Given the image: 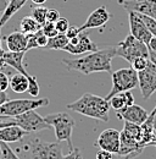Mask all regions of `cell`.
Here are the masks:
<instances>
[{"instance_id":"obj_1","label":"cell","mask_w":156,"mask_h":159,"mask_svg":"<svg viewBox=\"0 0 156 159\" xmlns=\"http://www.w3.org/2000/svg\"><path fill=\"white\" fill-rule=\"evenodd\" d=\"M116 57V45L98 49L77 59H62V64L68 69L83 75L94 72H111L112 59Z\"/></svg>"},{"instance_id":"obj_2","label":"cell","mask_w":156,"mask_h":159,"mask_svg":"<svg viewBox=\"0 0 156 159\" xmlns=\"http://www.w3.org/2000/svg\"><path fill=\"white\" fill-rule=\"evenodd\" d=\"M67 108L78 114H82L92 119L100 120L102 122H107L110 119L109 118V111L111 108L110 102L106 98H102L100 96L89 93V92L84 93L76 102L68 103Z\"/></svg>"},{"instance_id":"obj_3","label":"cell","mask_w":156,"mask_h":159,"mask_svg":"<svg viewBox=\"0 0 156 159\" xmlns=\"http://www.w3.org/2000/svg\"><path fill=\"white\" fill-rule=\"evenodd\" d=\"M26 159H62L60 142H43L39 139H24L16 148Z\"/></svg>"},{"instance_id":"obj_4","label":"cell","mask_w":156,"mask_h":159,"mask_svg":"<svg viewBox=\"0 0 156 159\" xmlns=\"http://www.w3.org/2000/svg\"><path fill=\"white\" fill-rule=\"evenodd\" d=\"M144 148L140 125L124 121V127L121 131V146L117 154L126 159H132L139 156Z\"/></svg>"},{"instance_id":"obj_5","label":"cell","mask_w":156,"mask_h":159,"mask_svg":"<svg viewBox=\"0 0 156 159\" xmlns=\"http://www.w3.org/2000/svg\"><path fill=\"white\" fill-rule=\"evenodd\" d=\"M44 119L54 129L58 142L65 141V142H67L70 151L73 149V144H72V131H73V127L76 125L75 119L68 113H63V111L46 115Z\"/></svg>"},{"instance_id":"obj_6","label":"cell","mask_w":156,"mask_h":159,"mask_svg":"<svg viewBox=\"0 0 156 159\" xmlns=\"http://www.w3.org/2000/svg\"><path fill=\"white\" fill-rule=\"evenodd\" d=\"M50 104L49 98H39V99H12L7 100L2 105H0V115L2 116H17L26 111L36 110L41 107H46Z\"/></svg>"},{"instance_id":"obj_7","label":"cell","mask_w":156,"mask_h":159,"mask_svg":"<svg viewBox=\"0 0 156 159\" xmlns=\"http://www.w3.org/2000/svg\"><path fill=\"white\" fill-rule=\"evenodd\" d=\"M138 86V72L133 67H123L112 72V88L106 96L109 100L117 93L131 91Z\"/></svg>"},{"instance_id":"obj_8","label":"cell","mask_w":156,"mask_h":159,"mask_svg":"<svg viewBox=\"0 0 156 159\" xmlns=\"http://www.w3.org/2000/svg\"><path fill=\"white\" fill-rule=\"evenodd\" d=\"M116 57H121L131 64L138 57L149 58V49L145 43L136 39L133 34H128L116 45Z\"/></svg>"},{"instance_id":"obj_9","label":"cell","mask_w":156,"mask_h":159,"mask_svg":"<svg viewBox=\"0 0 156 159\" xmlns=\"http://www.w3.org/2000/svg\"><path fill=\"white\" fill-rule=\"evenodd\" d=\"M15 124L19 125L20 127H22L26 132L32 134V132H39L43 130H48L51 126L45 121L43 116H40L36 110H29L26 111L21 115L14 116L12 118Z\"/></svg>"},{"instance_id":"obj_10","label":"cell","mask_w":156,"mask_h":159,"mask_svg":"<svg viewBox=\"0 0 156 159\" xmlns=\"http://www.w3.org/2000/svg\"><path fill=\"white\" fill-rule=\"evenodd\" d=\"M138 86L144 99H149L156 92V65L149 61L148 66L138 72Z\"/></svg>"},{"instance_id":"obj_11","label":"cell","mask_w":156,"mask_h":159,"mask_svg":"<svg viewBox=\"0 0 156 159\" xmlns=\"http://www.w3.org/2000/svg\"><path fill=\"white\" fill-rule=\"evenodd\" d=\"M95 144L100 149H106L111 153H118L121 146V131H117L115 129L104 130L99 135Z\"/></svg>"},{"instance_id":"obj_12","label":"cell","mask_w":156,"mask_h":159,"mask_svg":"<svg viewBox=\"0 0 156 159\" xmlns=\"http://www.w3.org/2000/svg\"><path fill=\"white\" fill-rule=\"evenodd\" d=\"M116 115L123 121L132 122V124H136V125H141L149 116L148 111L144 108H141L140 105H136V104H132V105L122 108L121 110L116 111Z\"/></svg>"},{"instance_id":"obj_13","label":"cell","mask_w":156,"mask_h":159,"mask_svg":"<svg viewBox=\"0 0 156 159\" xmlns=\"http://www.w3.org/2000/svg\"><path fill=\"white\" fill-rule=\"evenodd\" d=\"M128 12V21H129V30L131 34H133L136 39L141 40L148 45V43L153 38V34L146 28L145 23L139 17V15L134 11H127Z\"/></svg>"},{"instance_id":"obj_14","label":"cell","mask_w":156,"mask_h":159,"mask_svg":"<svg viewBox=\"0 0 156 159\" xmlns=\"http://www.w3.org/2000/svg\"><path fill=\"white\" fill-rule=\"evenodd\" d=\"M62 50L67 52L70 54H73V55H80V54H85V53L98 50V45L83 31L79 33V40H78L77 44H70V42H68V44Z\"/></svg>"},{"instance_id":"obj_15","label":"cell","mask_w":156,"mask_h":159,"mask_svg":"<svg viewBox=\"0 0 156 159\" xmlns=\"http://www.w3.org/2000/svg\"><path fill=\"white\" fill-rule=\"evenodd\" d=\"M111 19V15L110 12L107 11V9L102 5L100 7L95 9L89 16L87 21L79 27V31L83 32V31H87V30H90V28H98V27H102L105 23H107V21Z\"/></svg>"},{"instance_id":"obj_16","label":"cell","mask_w":156,"mask_h":159,"mask_svg":"<svg viewBox=\"0 0 156 159\" xmlns=\"http://www.w3.org/2000/svg\"><path fill=\"white\" fill-rule=\"evenodd\" d=\"M27 135H29V134L26 132L19 125H9V126L0 129V141L9 143V144L22 141L24 139V136H27Z\"/></svg>"},{"instance_id":"obj_17","label":"cell","mask_w":156,"mask_h":159,"mask_svg":"<svg viewBox=\"0 0 156 159\" xmlns=\"http://www.w3.org/2000/svg\"><path fill=\"white\" fill-rule=\"evenodd\" d=\"M6 47L10 52H26L27 53V34L21 31H15L6 36Z\"/></svg>"},{"instance_id":"obj_18","label":"cell","mask_w":156,"mask_h":159,"mask_svg":"<svg viewBox=\"0 0 156 159\" xmlns=\"http://www.w3.org/2000/svg\"><path fill=\"white\" fill-rule=\"evenodd\" d=\"M26 52H5L4 53V62L7 66L14 67L17 72H21L23 75H26L27 77H29L31 75L26 71L24 66H23V58H24Z\"/></svg>"},{"instance_id":"obj_19","label":"cell","mask_w":156,"mask_h":159,"mask_svg":"<svg viewBox=\"0 0 156 159\" xmlns=\"http://www.w3.org/2000/svg\"><path fill=\"white\" fill-rule=\"evenodd\" d=\"M10 88L15 93H24L28 91V77L21 72L15 74L10 80Z\"/></svg>"},{"instance_id":"obj_20","label":"cell","mask_w":156,"mask_h":159,"mask_svg":"<svg viewBox=\"0 0 156 159\" xmlns=\"http://www.w3.org/2000/svg\"><path fill=\"white\" fill-rule=\"evenodd\" d=\"M41 30V25H39L32 16H24L20 22V31L24 34H32Z\"/></svg>"},{"instance_id":"obj_21","label":"cell","mask_w":156,"mask_h":159,"mask_svg":"<svg viewBox=\"0 0 156 159\" xmlns=\"http://www.w3.org/2000/svg\"><path fill=\"white\" fill-rule=\"evenodd\" d=\"M68 38L66 37L65 33H58L55 37H51L48 40L46 49H54V50H62L67 44H68Z\"/></svg>"},{"instance_id":"obj_22","label":"cell","mask_w":156,"mask_h":159,"mask_svg":"<svg viewBox=\"0 0 156 159\" xmlns=\"http://www.w3.org/2000/svg\"><path fill=\"white\" fill-rule=\"evenodd\" d=\"M46 14H48V9L44 6H37L32 10V17L38 22L39 25H44L46 22Z\"/></svg>"},{"instance_id":"obj_23","label":"cell","mask_w":156,"mask_h":159,"mask_svg":"<svg viewBox=\"0 0 156 159\" xmlns=\"http://www.w3.org/2000/svg\"><path fill=\"white\" fill-rule=\"evenodd\" d=\"M138 15H139V17L143 20V22L145 23V26H146V28L149 30V32L153 34V37H156V20L154 17H151V16H148V15H145V14H139V12H136Z\"/></svg>"},{"instance_id":"obj_24","label":"cell","mask_w":156,"mask_h":159,"mask_svg":"<svg viewBox=\"0 0 156 159\" xmlns=\"http://www.w3.org/2000/svg\"><path fill=\"white\" fill-rule=\"evenodd\" d=\"M0 144H1V159H20L16 152L12 148H10L9 143L0 141Z\"/></svg>"},{"instance_id":"obj_25","label":"cell","mask_w":156,"mask_h":159,"mask_svg":"<svg viewBox=\"0 0 156 159\" xmlns=\"http://www.w3.org/2000/svg\"><path fill=\"white\" fill-rule=\"evenodd\" d=\"M109 102H110L111 108L115 109L116 111L121 110L122 108L126 107V100H124V97H123V93H117V94H115L114 97H111L109 99Z\"/></svg>"},{"instance_id":"obj_26","label":"cell","mask_w":156,"mask_h":159,"mask_svg":"<svg viewBox=\"0 0 156 159\" xmlns=\"http://www.w3.org/2000/svg\"><path fill=\"white\" fill-rule=\"evenodd\" d=\"M149 58H145V57H138L136 59L132 60V62H131V66L136 70V72H139V71H141V70H144L146 66H148V64H149Z\"/></svg>"},{"instance_id":"obj_27","label":"cell","mask_w":156,"mask_h":159,"mask_svg":"<svg viewBox=\"0 0 156 159\" xmlns=\"http://www.w3.org/2000/svg\"><path fill=\"white\" fill-rule=\"evenodd\" d=\"M39 91H40V87H39L37 77L36 76H29L28 77V91L27 92H29V94L33 96V97H38Z\"/></svg>"},{"instance_id":"obj_28","label":"cell","mask_w":156,"mask_h":159,"mask_svg":"<svg viewBox=\"0 0 156 159\" xmlns=\"http://www.w3.org/2000/svg\"><path fill=\"white\" fill-rule=\"evenodd\" d=\"M41 31H43L44 34H46L49 38L55 37L56 34H58V31L56 30L55 22H50V21H46V22L41 26Z\"/></svg>"},{"instance_id":"obj_29","label":"cell","mask_w":156,"mask_h":159,"mask_svg":"<svg viewBox=\"0 0 156 159\" xmlns=\"http://www.w3.org/2000/svg\"><path fill=\"white\" fill-rule=\"evenodd\" d=\"M148 49H149V60L156 65V37H153L148 43Z\"/></svg>"},{"instance_id":"obj_30","label":"cell","mask_w":156,"mask_h":159,"mask_svg":"<svg viewBox=\"0 0 156 159\" xmlns=\"http://www.w3.org/2000/svg\"><path fill=\"white\" fill-rule=\"evenodd\" d=\"M55 26H56V30L58 31V33H66V31H67L68 27H70V22H68L67 19L60 17V19L55 22Z\"/></svg>"},{"instance_id":"obj_31","label":"cell","mask_w":156,"mask_h":159,"mask_svg":"<svg viewBox=\"0 0 156 159\" xmlns=\"http://www.w3.org/2000/svg\"><path fill=\"white\" fill-rule=\"evenodd\" d=\"M36 37H37V43H38V48H45L48 44L49 37L46 34H44V32L41 30H39L38 32H36Z\"/></svg>"},{"instance_id":"obj_32","label":"cell","mask_w":156,"mask_h":159,"mask_svg":"<svg viewBox=\"0 0 156 159\" xmlns=\"http://www.w3.org/2000/svg\"><path fill=\"white\" fill-rule=\"evenodd\" d=\"M10 87V80L6 76V74L0 71V92H5Z\"/></svg>"},{"instance_id":"obj_33","label":"cell","mask_w":156,"mask_h":159,"mask_svg":"<svg viewBox=\"0 0 156 159\" xmlns=\"http://www.w3.org/2000/svg\"><path fill=\"white\" fill-rule=\"evenodd\" d=\"M34 48H38V43H37L36 33L27 34V52L31 50V49H34Z\"/></svg>"},{"instance_id":"obj_34","label":"cell","mask_w":156,"mask_h":159,"mask_svg":"<svg viewBox=\"0 0 156 159\" xmlns=\"http://www.w3.org/2000/svg\"><path fill=\"white\" fill-rule=\"evenodd\" d=\"M60 19V12L56 9H48V14H46V21L50 22H56Z\"/></svg>"},{"instance_id":"obj_35","label":"cell","mask_w":156,"mask_h":159,"mask_svg":"<svg viewBox=\"0 0 156 159\" xmlns=\"http://www.w3.org/2000/svg\"><path fill=\"white\" fill-rule=\"evenodd\" d=\"M62 159H83V157H82V152H80V149L73 147V149H71L70 153H68L67 156H63Z\"/></svg>"},{"instance_id":"obj_36","label":"cell","mask_w":156,"mask_h":159,"mask_svg":"<svg viewBox=\"0 0 156 159\" xmlns=\"http://www.w3.org/2000/svg\"><path fill=\"white\" fill-rule=\"evenodd\" d=\"M79 33H80L79 27H76V26H70L65 34H66V37L68 38V40H70V39H72V38H75V37H77Z\"/></svg>"},{"instance_id":"obj_37","label":"cell","mask_w":156,"mask_h":159,"mask_svg":"<svg viewBox=\"0 0 156 159\" xmlns=\"http://www.w3.org/2000/svg\"><path fill=\"white\" fill-rule=\"evenodd\" d=\"M112 157H114V153H111V152H109V151H106V149H100V151H98L97 156H95L97 159H112Z\"/></svg>"},{"instance_id":"obj_38","label":"cell","mask_w":156,"mask_h":159,"mask_svg":"<svg viewBox=\"0 0 156 159\" xmlns=\"http://www.w3.org/2000/svg\"><path fill=\"white\" fill-rule=\"evenodd\" d=\"M122 93H123V97H124V100H126V107L134 104V97L131 93V91H126V92H122Z\"/></svg>"},{"instance_id":"obj_39","label":"cell","mask_w":156,"mask_h":159,"mask_svg":"<svg viewBox=\"0 0 156 159\" xmlns=\"http://www.w3.org/2000/svg\"><path fill=\"white\" fill-rule=\"evenodd\" d=\"M9 125H16L12 118H10V120H0V129H2L5 126H9Z\"/></svg>"},{"instance_id":"obj_40","label":"cell","mask_w":156,"mask_h":159,"mask_svg":"<svg viewBox=\"0 0 156 159\" xmlns=\"http://www.w3.org/2000/svg\"><path fill=\"white\" fill-rule=\"evenodd\" d=\"M9 100V97L5 92H0V105H2L4 103H6Z\"/></svg>"},{"instance_id":"obj_41","label":"cell","mask_w":156,"mask_h":159,"mask_svg":"<svg viewBox=\"0 0 156 159\" xmlns=\"http://www.w3.org/2000/svg\"><path fill=\"white\" fill-rule=\"evenodd\" d=\"M31 1L34 2V4H37V5H43V4L46 2V0H31Z\"/></svg>"},{"instance_id":"obj_42","label":"cell","mask_w":156,"mask_h":159,"mask_svg":"<svg viewBox=\"0 0 156 159\" xmlns=\"http://www.w3.org/2000/svg\"><path fill=\"white\" fill-rule=\"evenodd\" d=\"M154 109H155V114H154V121H153V124H154V130H155L156 132V107Z\"/></svg>"},{"instance_id":"obj_43","label":"cell","mask_w":156,"mask_h":159,"mask_svg":"<svg viewBox=\"0 0 156 159\" xmlns=\"http://www.w3.org/2000/svg\"><path fill=\"white\" fill-rule=\"evenodd\" d=\"M0 52H2V47H1V38H0Z\"/></svg>"},{"instance_id":"obj_44","label":"cell","mask_w":156,"mask_h":159,"mask_svg":"<svg viewBox=\"0 0 156 159\" xmlns=\"http://www.w3.org/2000/svg\"><path fill=\"white\" fill-rule=\"evenodd\" d=\"M0 159H1V144H0Z\"/></svg>"},{"instance_id":"obj_45","label":"cell","mask_w":156,"mask_h":159,"mask_svg":"<svg viewBox=\"0 0 156 159\" xmlns=\"http://www.w3.org/2000/svg\"><path fill=\"white\" fill-rule=\"evenodd\" d=\"M153 146H155V147H156V139H155V141H154V143H153Z\"/></svg>"},{"instance_id":"obj_46","label":"cell","mask_w":156,"mask_h":159,"mask_svg":"<svg viewBox=\"0 0 156 159\" xmlns=\"http://www.w3.org/2000/svg\"><path fill=\"white\" fill-rule=\"evenodd\" d=\"M136 1H146V0H136Z\"/></svg>"},{"instance_id":"obj_47","label":"cell","mask_w":156,"mask_h":159,"mask_svg":"<svg viewBox=\"0 0 156 159\" xmlns=\"http://www.w3.org/2000/svg\"><path fill=\"white\" fill-rule=\"evenodd\" d=\"M9 1H10V0H9Z\"/></svg>"}]
</instances>
